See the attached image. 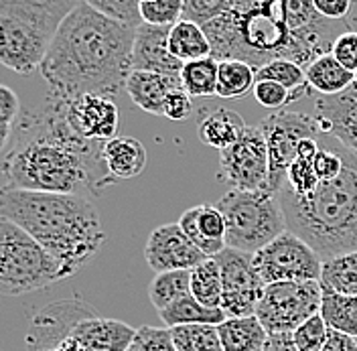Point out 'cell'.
Listing matches in <instances>:
<instances>
[{"instance_id":"cell-1","label":"cell","mask_w":357,"mask_h":351,"mask_svg":"<svg viewBox=\"0 0 357 351\" xmlns=\"http://www.w3.org/2000/svg\"><path fill=\"white\" fill-rule=\"evenodd\" d=\"M116 179L104 160V142L88 140L67 116V102L47 94L15 124L13 142L4 149L2 189L37 193L100 195Z\"/></svg>"},{"instance_id":"cell-2","label":"cell","mask_w":357,"mask_h":351,"mask_svg":"<svg viewBox=\"0 0 357 351\" xmlns=\"http://www.w3.org/2000/svg\"><path fill=\"white\" fill-rule=\"evenodd\" d=\"M203 31L215 61H244L256 71L276 59L307 69L345 33L321 17L312 0H229Z\"/></svg>"},{"instance_id":"cell-3","label":"cell","mask_w":357,"mask_h":351,"mask_svg":"<svg viewBox=\"0 0 357 351\" xmlns=\"http://www.w3.org/2000/svg\"><path fill=\"white\" fill-rule=\"evenodd\" d=\"M134 37V29L110 21L89 2H77L39 67L49 96L66 102L118 96L132 73Z\"/></svg>"},{"instance_id":"cell-4","label":"cell","mask_w":357,"mask_h":351,"mask_svg":"<svg viewBox=\"0 0 357 351\" xmlns=\"http://www.w3.org/2000/svg\"><path fill=\"white\" fill-rule=\"evenodd\" d=\"M0 218L39 241L61 264L67 278L84 268L106 240L98 209L75 193L2 189Z\"/></svg>"},{"instance_id":"cell-5","label":"cell","mask_w":357,"mask_h":351,"mask_svg":"<svg viewBox=\"0 0 357 351\" xmlns=\"http://www.w3.org/2000/svg\"><path fill=\"white\" fill-rule=\"evenodd\" d=\"M343 156V173L331 183H321L309 197H296L287 187L278 199L289 232L307 241L329 260L357 252V156L337 147Z\"/></svg>"},{"instance_id":"cell-6","label":"cell","mask_w":357,"mask_h":351,"mask_svg":"<svg viewBox=\"0 0 357 351\" xmlns=\"http://www.w3.org/2000/svg\"><path fill=\"white\" fill-rule=\"evenodd\" d=\"M73 0H0V61L29 75L45 61Z\"/></svg>"},{"instance_id":"cell-7","label":"cell","mask_w":357,"mask_h":351,"mask_svg":"<svg viewBox=\"0 0 357 351\" xmlns=\"http://www.w3.org/2000/svg\"><path fill=\"white\" fill-rule=\"evenodd\" d=\"M218 209L225 220V246L258 254L289 227L278 195L264 191H227Z\"/></svg>"},{"instance_id":"cell-8","label":"cell","mask_w":357,"mask_h":351,"mask_svg":"<svg viewBox=\"0 0 357 351\" xmlns=\"http://www.w3.org/2000/svg\"><path fill=\"white\" fill-rule=\"evenodd\" d=\"M67 278L39 241L17 223L0 218V292L21 297Z\"/></svg>"},{"instance_id":"cell-9","label":"cell","mask_w":357,"mask_h":351,"mask_svg":"<svg viewBox=\"0 0 357 351\" xmlns=\"http://www.w3.org/2000/svg\"><path fill=\"white\" fill-rule=\"evenodd\" d=\"M321 307L323 288L319 283H276L264 288L256 317L268 335H292L305 321L319 315Z\"/></svg>"},{"instance_id":"cell-10","label":"cell","mask_w":357,"mask_h":351,"mask_svg":"<svg viewBox=\"0 0 357 351\" xmlns=\"http://www.w3.org/2000/svg\"><path fill=\"white\" fill-rule=\"evenodd\" d=\"M260 128L266 136L268 158H270L268 191L278 195L287 183V175L290 165L296 158L301 140L317 138L321 130L314 116L290 110H278L276 114H270L260 124Z\"/></svg>"},{"instance_id":"cell-11","label":"cell","mask_w":357,"mask_h":351,"mask_svg":"<svg viewBox=\"0 0 357 351\" xmlns=\"http://www.w3.org/2000/svg\"><path fill=\"white\" fill-rule=\"evenodd\" d=\"M254 264L266 286L307 281L319 283L323 270V258L307 241L289 230L254 254Z\"/></svg>"},{"instance_id":"cell-12","label":"cell","mask_w":357,"mask_h":351,"mask_svg":"<svg viewBox=\"0 0 357 351\" xmlns=\"http://www.w3.org/2000/svg\"><path fill=\"white\" fill-rule=\"evenodd\" d=\"M215 260L222 270L223 313L227 317H254L266 288L256 270L254 256L225 248Z\"/></svg>"},{"instance_id":"cell-13","label":"cell","mask_w":357,"mask_h":351,"mask_svg":"<svg viewBox=\"0 0 357 351\" xmlns=\"http://www.w3.org/2000/svg\"><path fill=\"white\" fill-rule=\"evenodd\" d=\"M225 181L238 191H264L270 179L266 136L260 126H248L242 138L220 153Z\"/></svg>"},{"instance_id":"cell-14","label":"cell","mask_w":357,"mask_h":351,"mask_svg":"<svg viewBox=\"0 0 357 351\" xmlns=\"http://www.w3.org/2000/svg\"><path fill=\"white\" fill-rule=\"evenodd\" d=\"M98 315L82 297H69L49 303L33 319L24 335L29 351H55L67 339H71L75 327L89 317Z\"/></svg>"},{"instance_id":"cell-15","label":"cell","mask_w":357,"mask_h":351,"mask_svg":"<svg viewBox=\"0 0 357 351\" xmlns=\"http://www.w3.org/2000/svg\"><path fill=\"white\" fill-rule=\"evenodd\" d=\"M146 264L156 274L177 272V270H193L205 260H209L178 223H165L153 230L144 246Z\"/></svg>"},{"instance_id":"cell-16","label":"cell","mask_w":357,"mask_h":351,"mask_svg":"<svg viewBox=\"0 0 357 351\" xmlns=\"http://www.w3.org/2000/svg\"><path fill=\"white\" fill-rule=\"evenodd\" d=\"M319 130L331 134L337 142L357 156V86L337 96H321L314 102Z\"/></svg>"},{"instance_id":"cell-17","label":"cell","mask_w":357,"mask_h":351,"mask_svg":"<svg viewBox=\"0 0 357 351\" xmlns=\"http://www.w3.org/2000/svg\"><path fill=\"white\" fill-rule=\"evenodd\" d=\"M67 116L75 130L88 140L108 142L116 138L120 114L112 98L82 96L67 102Z\"/></svg>"},{"instance_id":"cell-18","label":"cell","mask_w":357,"mask_h":351,"mask_svg":"<svg viewBox=\"0 0 357 351\" xmlns=\"http://www.w3.org/2000/svg\"><path fill=\"white\" fill-rule=\"evenodd\" d=\"M169 35L171 27H153L142 24L136 29L132 47V71H151V73H162L181 77L183 61L173 57L169 49Z\"/></svg>"},{"instance_id":"cell-19","label":"cell","mask_w":357,"mask_h":351,"mask_svg":"<svg viewBox=\"0 0 357 351\" xmlns=\"http://www.w3.org/2000/svg\"><path fill=\"white\" fill-rule=\"evenodd\" d=\"M187 238L193 241L207 258L222 254L225 246V220L218 205H197L187 209L177 221Z\"/></svg>"},{"instance_id":"cell-20","label":"cell","mask_w":357,"mask_h":351,"mask_svg":"<svg viewBox=\"0 0 357 351\" xmlns=\"http://www.w3.org/2000/svg\"><path fill=\"white\" fill-rule=\"evenodd\" d=\"M136 329L128 323L93 315L82 321L71 339H75L86 351H128Z\"/></svg>"},{"instance_id":"cell-21","label":"cell","mask_w":357,"mask_h":351,"mask_svg":"<svg viewBox=\"0 0 357 351\" xmlns=\"http://www.w3.org/2000/svg\"><path fill=\"white\" fill-rule=\"evenodd\" d=\"M178 88H183L181 77L151 73V71H132L126 82V91L134 104L155 116H162L167 96Z\"/></svg>"},{"instance_id":"cell-22","label":"cell","mask_w":357,"mask_h":351,"mask_svg":"<svg viewBox=\"0 0 357 351\" xmlns=\"http://www.w3.org/2000/svg\"><path fill=\"white\" fill-rule=\"evenodd\" d=\"M104 160L116 181L134 179L146 167V149L132 136H116L104 142Z\"/></svg>"},{"instance_id":"cell-23","label":"cell","mask_w":357,"mask_h":351,"mask_svg":"<svg viewBox=\"0 0 357 351\" xmlns=\"http://www.w3.org/2000/svg\"><path fill=\"white\" fill-rule=\"evenodd\" d=\"M248 128L244 118L234 110H220L209 112L199 124V138L211 149H218L220 153L234 147L242 134Z\"/></svg>"},{"instance_id":"cell-24","label":"cell","mask_w":357,"mask_h":351,"mask_svg":"<svg viewBox=\"0 0 357 351\" xmlns=\"http://www.w3.org/2000/svg\"><path fill=\"white\" fill-rule=\"evenodd\" d=\"M223 351H262L268 343V331L254 317H227L218 327Z\"/></svg>"},{"instance_id":"cell-25","label":"cell","mask_w":357,"mask_h":351,"mask_svg":"<svg viewBox=\"0 0 357 351\" xmlns=\"http://www.w3.org/2000/svg\"><path fill=\"white\" fill-rule=\"evenodd\" d=\"M158 317L167 329H175V327H183V325H215V327H220L227 319V315L222 308L205 307L193 294H187V297L178 299L177 303H173L171 307L158 311Z\"/></svg>"},{"instance_id":"cell-26","label":"cell","mask_w":357,"mask_h":351,"mask_svg":"<svg viewBox=\"0 0 357 351\" xmlns=\"http://www.w3.org/2000/svg\"><path fill=\"white\" fill-rule=\"evenodd\" d=\"M305 71L311 89L321 96H337L356 84V73L341 66L331 53L321 55Z\"/></svg>"},{"instance_id":"cell-27","label":"cell","mask_w":357,"mask_h":351,"mask_svg":"<svg viewBox=\"0 0 357 351\" xmlns=\"http://www.w3.org/2000/svg\"><path fill=\"white\" fill-rule=\"evenodd\" d=\"M319 285L323 288V292L341 294V297H357V252L323 260Z\"/></svg>"},{"instance_id":"cell-28","label":"cell","mask_w":357,"mask_h":351,"mask_svg":"<svg viewBox=\"0 0 357 351\" xmlns=\"http://www.w3.org/2000/svg\"><path fill=\"white\" fill-rule=\"evenodd\" d=\"M169 49H171L173 57H177L183 64L211 57V45H209L205 31L197 24L187 21H178L177 24L171 27Z\"/></svg>"},{"instance_id":"cell-29","label":"cell","mask_w":357,"mask_h":351,"mask_svg":"<svg viewBox=\"0 0 357 351\" xmlns=\"http://www.w3.org/2000/svg\"><path fill=\"white\" fill-rule=\"evenodd\" d=\"M260 80L276 82L282 88L289 89L290 102H298L311 94V86L307 82V71L289 59H276L268 66L260 67L256 71V82Z\"/></svg>"},{"instance_id":"cell-30","label":"cell","mask_w":357,"mask_h":351,"mask_svg":"<svg viewBox=\"0 0 357 351\" xmlns=\"http://www.w3.org/2000/svg\"><path fill=\"white\" fill-rule=\"evenodd\" d=\"M218 73L220 61H215L213 57L185 64L181 71V86L191 98L218 96Z\"/></svg>"},{"instance_id":"cell-31","label":"cell","mask_w":357,"mask_h":351,"mask_svg":"<svg viewBox=\"0 0 357 351\" xmlns=\"http://www.w3.org/2000/svg\"><path fill=\"white\" fill-rule=\"evenodd\" d=\"M191 294L205 307L222 308V270H220V264L215 258H209L191 270Z\"/></svg>"},{"instance_id":"cell-32","label":"cell","mask_w":357,"mask_h":351,"mask_svg":"<svg viewBox=\"0 0 357 351\" xmlns=\"http://www.w3.org/2000/svg\"><path fill=\"white\" fill-rule=\"evenodd\" d=\"M256 86V69L244 61H220L218 98L240 100Z\"/></svg>"},{"instance_id":"cell-33","label":"cell","mask_w":357,"mask_h":351,"mask_svg":"<svg viewBox=\"0 0 357 351\" xmlns=\"http://www.w3.org/2000/svg\"><path fill=\"white\" fill-rule=\"evenodd\" d=\"M187 294H191V270L156 274L149 286V297L156 311H165Z\"/></svg>"},{"instance_id":"cell-34","label":"cell","mask_w":357,"mask_h":351,"mask_svg":"<svg viewBox=\"0 0 357 351\" xmlns=\"http://www.w3.org/2000/svg\"><path fill=\"white\" fill-rule=\"evenodd\" d=\"M321 315L331 329L341 331L357 339V297L323 292Z\"/></svg>"},{"instance_id":"cell-35","label":"cell","mask_w":357,"mask_h":351,"mask_svg":"<svg viewBox=\"0 0 357 351\" xmlns=\"http://www.w3.org/2000/svg\"><path fill=\"white\" fill-rule=\"evenodd\" d=\"M177 351H223L215 325H183L171 329Z\"/></svg>"},{"instance_id":"cell-36","label":"cell","mask_w":357,"mask_h":351,"mask_svg":"<svg viewBox=\"0 0 357 351\" xmlns=\"http://www.w3.org/2000/svg\"><path fill=\"white\" fill-rule=\"evenodd\" d=\"M88 2L98 13H102L104 17L122 27L136 31L144 24L140 15V0H88Z\"/></svg>"},{"instance_id":"cell-37","label":"cell","mask_w":357,"mask_h":351,"mask_svg":"<svg viewBox=\"0 0 357 351\" xmlns=\"http://www.w3.org/2000/svg\"><path fill=\"white\" fill-rule=\"evenodd\" d=\"M140 15L144 24L173 27L181 21L183 2L181 0H140Z\"/></svg>"},{"instance_id":"cell-38","label":"cell","mask_w":357,"mask_h":351,"mask_svg":"<svg viewBox=\"0 0 357 351\" xmlns=\"http://www.w3.org/2000/svg\"><path fill=\"white\" fill-rule=\"evenodd\" d=\"M314 160H303V158H294V163L290 165L289 175H287V183L284 187L292 191L296 197H309L312 195L321 181L314 173Z\"/></svg>"},{"instance_id":"cell-39","label":"cell","mask_w":357,"mask_h":351,"mask_svg":"<svg viewBox=\"0 0 357 351\" xmlns=\"http://www.w3.org/2000/svg\"><path fill=\"white\" fill-rule=\"evenodd\" d=\"M327 335H329V325L319 313L292 333V341L298 351H323Z\"/></svg>"},{"instance_id":"cell-40","label":"cell","mask_w":357,"mask_h":351,"mask_svg":"<svg viewBox=\"0 0 357 351\" xmlns=\"http://www.w3.org/2000/svg\"><path fill=\"white\" fill-rule=\"evenodd\" d=\"M128 351H177V345L173 341L171 329L142 325L140 329H136Z\"/></svg>"},{"instance_id":"cell-41","label":"cell","mask_w":357,"mask_h":351,"mask_svg":"<svg viewBox=\"0 0 357 351\" xmlns=\"http://www.w3.org/2000/svg\"><path fill=\"white\" fill-rule=\"evenodd\" d=\"M227 4L229 0H185L181 21L193 22L203 29L205 24L215 21L227 8Z\"/></svg>"},{"instance_id":"cell-42","label":"cell","mask_w":357,"mask_h":351,"mask_svg":"<svg viewBox=\"0 0 357 351\" xmlns=\"http://www.w3.org/2000/svg\"><path fill=\"white\" fill-rule=\"evenodd\" d=\"M254 98L260 106H264L268 110H282L284 106L292 104L290 102V94L289 89L282 88L280 84L276 82H268V80H260L256 82L254 86Z\"/></svg>"},{"instance_id":"cell-43","label":"cell","mask_w":357,"mask_h":351,"mask_svg":"<svg viewBox=\"0 0 357 351\" xmlns=\"http://www.w3.org/2000/svg\"><path fill=\"white\" fill-rule=\"evenodd\" d=\"M19 110H21V104H19V98L13 89L8 86H2L0 88V116H2V149H6L10 144V136H13V130H15V120L19 116Z\"/></svg>"},{"instance_id":"cell-44","label":"cell","mask_w":357,"mask_h":351,"mask_svg":"<svg viewBox=\"0 0 357 351\" xmlns=\"http://www.w3.org/2000/svg\"><path fill=\"white\" fill-rule=\"evenodd\" d=\"M312 165L321 183H331L343 173V156L339 153V149H333V151L321 149Z\"/></svg>"},{"instance_id":"cell-45","label":"cell","mask_w":357,"mask_h":351,"mask_svg":"<svg viewBox=\"0 0 357 351\" xmlns=\"http://www.w3.org/2000/svg\"><path fill=\"white\" fill-rule=\"evenodd\" d=\"M331 55L341 64L347 67L349 71H357V33L356 31H345L343 35H339L335 39L331 47Z\"/></svg>"},{"instance_id":"cell-46","label":"cell","mask_w":357,"mask_h":351,"mask_svg":"<svg viewBox=\"0 0 357 351\" xmlns=\"http://www.w3.org/2000/svg\"><path fill=\"white\" fill-rule=\"evenodd\" d=\"M193 112V104H191V96L185 91L183 88L173 89L167 100H165V106H162V116L169 118V120H187Z\"/></svg>"},{"instance_id":"cell-47","label":"cell","mask_w":357,"mask_h":351,"mask_svg":"<svg viewBox=\"0 0 357 351\" xmlns=\"http://www.w3.org/2000/svg\"><path fill=\"white\" fill-rule=\"evenodd\" d=\"M317 13L329 21H343L351 10V0H312Z\"/></svg>"},{"instance_id":"cell-48","label":"cell","mask_w":357,"mask_h":351,"mask_svg":"<svg viewBox=\"0 0 357 351\" xmlns=\"http://www.w3.org/2000/svg\"><path fill=\"white\" fill-rule=\"evenodd\" d=\"M323 351H357V339L329 327V335H327Z\"/></svg>"},{"instance_id":"cell-49","label":"cell","mask_w":357,"mask_h":351,"mask_svg":"<svg viewBox=\"0 0 357 351\" xmlns=\"http://www.w3.org/2000/svg\"><path fill=\"white\" fill-rule=\"evenodd\" d=\"M262 351H298L294 348L292 335H270L266 348Z\"/></svg>"},{"instance_id":"cell-50","label":"cell","mask_w":357,"mask_h":351,"mask_svg":"<svg viewBox=\"0 0 357 351\" xmlns=\"http://www.w3.org/2000/svg\"><path fill=\"white\" fill-rule=\"evenodd\" d=\"M55 351H86V350H84L75 339H67L66 343H61V345H59Z\"/></svg>"},{"instance_id":"cell-51","label":"cell","mask_w":357,"mask_h":351,"mask_svg":"<svg viewBox=\"0 0 357 351\" xmlns=\"http://www.w3.org/2000/svg\"><path fill=\"white\" fill-rule=\"evenodd\" d=\"M356 86H357V71H356Z\"/></svg>"}]
</instances>
